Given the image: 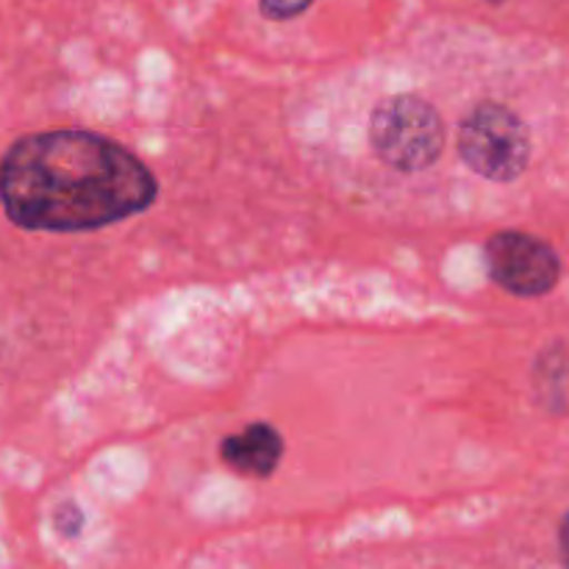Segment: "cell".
Masks as SVG:
<instances>
[{
    "label": "cell",
    "mask_w": 569,
    "mask_h": 569,
    "mask_svg": "<svg viewBox=\"0 0 569 569\" xmlns=\"http://www.w3.org/2000/svg\"><path fill=\"white\" fill-rule=\"evenodd\" d=\"M156 194L153 172L131 150L87 128L28 133L0 159V206L26 231L114 226L148 211Z\"/></svg>",
    "instance_id": "cell-1"
},
{
    "label": "cell",
    "mask_w": 569,
    "mask_h": 569,
    "mask_svg": "<svg viewBox=\"0 0 569 569\" xmlns=\"http://www.w3.org/2000/svg\"><path fill=\"white\" fill-rule=\"evenodd\" d=\"M370 144L392 170L422 172L442 156L445 122L420 94H392L372 109Z\"/></svg>",
    "instance_id": "cell-2"
},
{
    "label": "cell",
    "mask_w": 569,
    "mask_h": 569,
    "mask_svg": "<svg viewBox=\"0 0 569 569\" xmlns=\"http://www.w3.org/2000/svg\"><path fill=\"white\" fill-rule=\"evenodd\" d=\"M459 153L487 181H517L531 164V133L515 109L495 100L472 106L459 126Z\"/></svg>",
    "instance_id": "cell-3"
},
{
    "label": "cell",
    "mask_w": 569,
    "mask_h": 569,
    "mask_svg": "<svg viewBox=\"0 0 569 569\" xmlns=\"http://www.w3.org/2000/svg\"><path fill=\"white\" fill-rule=\"evenodd\" d=\"M489 276L517 298H542L559 283L561 259L545 239L526 231H500L487 242Z\"/></svg>",
    "instance_id": "cell-4"
},
{
    "label": "cell",
    "mask_w": 569,
    "mask_h": 569,
    "mask_svg": "<svg viewBox=\"0 0 569 569\" xmlns=\"http://www.w3.org/2000/svg\"><path fill=\"white\" fill-rule=\"evenodd\" d=\"M283 456V439L270 422H250L244 431L222 439L220 459L248 478H270Z\"/></svg>",
    "instance_id": "cell-5"
},
{
    "label": "cell",
    "mask_w": 569,
    "mask_h": 569,
    "mask_svg": "<svg viewBox=\"0 0 569 569\" xmlns=\"http://www.w3.org/2000/svg\"><path fill=\"white\" fill-rule=\"evenodd\" d=\"M533 389L539 403L553 415L569 417V342H556L533 365Z\"/></svg>",
    "instance_id": "cell-6"
},
{
    "label": "cell",
    "mask_w": 569,
    "mask_h": 569,
    "mask_svg": "<svg viewBox=\"0 0 569 569\" xmlns=\"http://www.w3.org/2000/svg\"><path fill=\"white\" fill-rule=\"evenodd\" d=\"M315 0H261V14L267 20H292V17L303 14Z\"/></svg>",
    "instance_id": "cell-7"
},
{
    "label": "cell",
    "mask_w": 569,
    "mask_h": 569,
    "mask_svg": "<svg viewBox=\"0 0 569 569\" xmlns=\"http://www.w3.org/2000/svg\"><path fill=\"white\" fill-rule=\"evenodd\" d=\"M559 548H561V559H565V565L569 569V515L561 520V528H559Z\"/></svg>",
    "instance_id": "cell-8"
},
{
    "label": "cell",
    "mask_w": 569,
    "mask_h": 569,
    "mask_svg": "<svg viewBox=\"0 0 569 569\" xmlns=\"http://www.w3.org/2000/svg\"><path fill=\"white\" fill-rule=\"evenodd\" d=\"M489 3H503V0H489Z\"/></svg>",
    "instance_id": "cell-9"
}]
</instances>
